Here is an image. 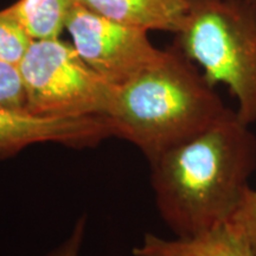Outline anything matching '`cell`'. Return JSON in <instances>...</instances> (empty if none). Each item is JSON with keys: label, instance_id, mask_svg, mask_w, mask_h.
<instances>
[{"label": "cell", "instance_id": "1", "mask_svg": "<svg viewBox=\"0 0 256 256\" xmlns=\"http://www.w3.org/2000/svg\"><path fill=\"white\" fill-rule=\"evenodd\" d=\"M249 126L232 110L150 162L159 215L176 238L232 220L256 168V136Z\"/></svg>", "mask_w": 256, "mask_h": 256}, {"label": "cell", "instance_id": "14", "mask_svg": "<svg viewBox=\"0 0 256 256\" xmlns=\"http://www.w3.org/2000/svg\"><path fill=\"white\" fill-rule=\"evenodd\" d=\"M248 2H255V4H256V0H248Z\"/></svg>", "mask_w": 256, "mask_h": 256}, {"label": "cell", "instance_id": "6", "mask_svg": "<svg viewBox=\"0 0 256 256\" xmlns=\"http://www.w3.org/2000/svg\"><path fill=\"white\" fill-rule=\"evenodd\" d=\"M113 136L106 116L40 118L24 110L0 106V160L17 156L37 144L92 147Z\"/></svg>", "mask_w": 256, "mask_h": 256}, {"label": "cell", "instance_id": "4", "mask_svg": "<svg viewBox=\"0 0 256 256\" xmlns=\"http://www.w3.org/2000/svg\"><path fill=\"white\" fill-rule=\"evenodd\" d=\"M25 110L40 118L107 116L118 86L92 69L72 44L60 38L32 40L18 64Z\"/></svg>", "mask_w": 256, "mask_h": 256}, {"label": "cell", "instance_id": "7", "mask_svg": "<svg viewBox=\"0 0 256 256\" xmlns=\"http://www.w3.org/2000/svg\"><path fill=\"white\" fill-rule=\"evenodd\" d=\"M102 17L145 31L177 32L186 17L188 0H78Z\"/></svg>", "mask_w": 256, "mask_h": 256}, {"label": "cell", "instance_id": "8", "mask_svg": "<svg viewBox=\"0 0 256 256\" xmlns=\"http://www.w3.org/2000/svg\"><path fill=\"white\" fill-rule=\"evenodd\" d=\"M134 256H256L250 244L229 223L192 238H165L147 232Z\"/></svg>", "mask_w": 256, "mask_h": 256}, {"label": "cell", "instance_id": "2", "mask_svg": "<svg viewBox=\"0 0 256 256\" xmlns=\"http://www.w3.org/2000/svg\"><path fill=\"white\" fill-rule=\"evenodd\" d=\"M230 112L196 64L174 44L151 66L118 87L106 118L113 136L132 142L151 162Z\"/></svg>", "mask_w": 256, "mask_h": 256}, {"label": "cell", "instance_id": "13", "mask_svg": "<svg viewBox=\"0 0 256 256\" xmlns=\"http://www.w3.org/2000/svg\"><path fill=\"white\" fill-rule=\"evenodd\" d=\"M86 232V220L82 217L74 226L72 232L64 241L60 243L58 247L51 250L46 256H80L81 248L84 240Z\"/></svg>", "mask_w": 256, "mask_h": 256}, {"label": "cell", "instance_id": "5", "mask_svg": "<svg viewBox=\"0 0 256 256\" xmlns=\"http://www.w3.org/2000/svg\"><path fill=\"white\" fill-rule=\"evenodd\" d=\"M66 30L82 60L118 87L151 66L164 52L153 46L148 31L110 20L80 4L70 14Z\"/></svg>", "mask_w": 256, "mask_h": 256}, {"label": "cell", "instance_id": "10", "mask_svg": "<svg viewBox=\"0 0 256 256\" xmlns=\"http://www.w3.org/2000/svg\"><path fill=\"white\" fill-rule=\"evenodd\" d=\"M31 42L14 4L0 10V62L18 66Z\"/></svg>", "mask_w": 256, "mask_h": 256}, {"label": "cell", "instance_id": "11", "mask_svg": "<svg viewBox=\"0 0 256 256\" xmlns=\"http://www.w3.org/2000/svg\"><path fill=\"white\" fill-rule=\"evenodd\" d=\"M0 106L25 110V94L18 66L0 62Z\"/></svg>", "mask_w": 256, "mask_h": 256}, {"label": "cell", "instance_id": "9", "mask_svg": "<svg viewBox=\"0 0 256 256\" xmlns=\"http://www.w3.org/2000/svg\"><path fill=\"white\" fill-rule=\"evenodd\" d=\"M78 0H17L14 6L32 40L60 38Z\"/></svg>", "mask_w": 256, "mask_h": 256}, {"label": "cell", "instance_id": "12", "mask_svg": "<svg viewBox=\"0 0 256 256\" xmlns=\"http://www.w3.org/2000/svg\"><path fill=\"white\" fill-rule=\"evenodd\" d=\"M229 224L246 238L256 255V188H248Z\"/></svg>", "mask_w": 256, "mask_h": 256}, {"label": "cell", "instance_id": "3", "mask_svg": "<svg viewBox=\"0 0 256 256\" xmlns=\"http://www.w3.org/2000/svg\"><path fill=\"white\" fill-rule=\"evenodd\" d=\"M176 46L202 68L214 88L224 84L243 122H256V4L248 0H188Z\"/></svg>", "mask_w": 256, "mask_h": 256}]
</instances>
